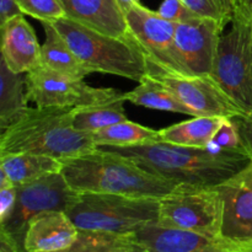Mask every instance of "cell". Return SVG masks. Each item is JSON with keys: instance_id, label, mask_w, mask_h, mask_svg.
<instances>
[{"instance_id": "cell-6", "label": "cell", "mask_w": 252, "mask_h": 252, "mask_svg": "<svg viewBox=\"0 0 252 252\" xmlns=\"http://www.w3.org/2000/svg\"><path fill=\"white\" fill-rule=\"evenodd\" d=\"M223 203L218 187L179 185L160 199V225L220 236Z\"/></svg>"}, {"instance_id": "cell-20", "label": "cell", "mask_w": 252, "mask_h": 252, "mask_svg": "<svg viewBox=\"0 0 252 252\" xmlns=\"http://www.w3.org/2000/svg\"><path fill=\"white\" fill-rule=\"evenodd\" d=\"M26 88V74L10 70L5 62L0 63V129L6 128L20 120L29 106Z\"/></svg>"}, {"instance_id": "cell-18", "label": "cell", "mask_w": 252, "mask_h": 252, "mask_svg": "<svg viewBox=\"0 0 252 252\" xmlns=\"http://www.w3.org/2000/svg\"><path fill=\"white\" fill-rule=\"evenodd\" d=\"M42 25L46 39L41 46L39 64L62 75L80 80H84L86 75L91 74L56 27L51 22H42Z\"/></svg>"}, {"instance_id": "cell-36", "label": "cell", "mask_w": 252, "mask_h": 252, "mask_svg": "<svg viewBox=\"0 0 252 252\" xmlns=\"http://www.w3.org/2000/svg\"><path fill=\"white\" fill-rule=\"evenodd\" d=\"M126 252H148V251H147V250H144V249H142V248H140V246L135 245V244L133 243V246H132V248H130L129 250H127Z\"/></svg>"}, {"instance_id": "cell-31", "label": "cell", "mask_w": 252, "mask_h": 252, "mask_svg": "<svg viewBox=\"0 0 252 252\" xmlns=\"http://www.w3.org/2000/svg\"><path fill=\"white\" fill-rule=\"evenodd\" d=\"M234 121H235L239 132H240L244 150L248 153L252 161V113L248 116H243V117H235Z\"/></svg>"}, {"instance_id": "cell-16", "label": "cell", "mask_w": 252, "mask_h": 252, "mask_svg": "<svg viewBox=\"0 0 252 252\" xmlns=\"http://www.w3.org/2000/svg\"><path fill=\"white\" fill-rule=\"evenodd\" d=\"M1 59L17 74H26L41 63V46L24 14L0 25Z\"/></svg>"}, {"instance_id": "cell-3", "label": "cell", "mask_w": 252, "mask_h": 252, "mask_svg": "<svg viewBox=\"0 0 252 252\" xmlns=\"http://www.w3.org/2000/svg\"><path fill=\"white\" fill-rule=\"evenodd\" d=\"M73 110L30 107L17 122L1 132L0 155L32 153L62 161L96 149L91 134L74 128Z\"/></svg>"}, {"instance_id": "cell-33", "label": "cell", "mask_w": 252, "mask_h": 252, "mask_svg": "<svg viewBox=\"0 0 252 252\" xmlns=\"http://www.w3.org/2000/svg\"><path fill=\"white\" fill-rule=\"evenodd\" d=\"M21 14L16 0H0V25Z\"/></svg>"}, {"instance_id": "cell-13", "label": "cell", "mask_w": 252, "mask_h": 252, "mask_svg": "<svg viewBox=\"0 0 252 252\" xmlns=\"http://www.w3.org/2000/svg\"><path fill=\"white\" fill-rule=\"evenodd\" d=\"M130 240L148 252H229L252 251L221 236H211L185 229L147 224L129 234Z\"/></svg>"}, {"instance_id": "cell-23", "label": "cell", "mask_w": 252, "mask_h": 252, "mask_svg": "<svg viewBox=\"0 0 252 252\" xmlns=\"http://www.w3.org/2000/svg\"><path fill=\"white\" fill-rule=\"evenodd\" d=\"M126 101L152 110L191 116V112L177 100L176 96L150 74L138 83L137 88L126 93Z\"/></svg>"}, {"instance_id": "cell-30", "label": "cell", "mask_w": 252, "mask_h": 252, "mask_svg": "<svg viewBox=\"0 0 252 252\" xmlns=\"http://www.w3.org/2000/svg\"><path fill=\"white\" fill-rule=\"evenodd\" d=\"M16 186L0 187V224L6 221L10 214L12 213L16 203Z\"/></svg>"}, {"instance_id": "cell-15", "label": "cell", "mask_w": 252, "mask_h": 252, "mask_svg": "<svg viewBox=\"0 0 252 252\" xmlns=\"http://www.w3.org/2000/svg\"><path fill=\"white\" fill-rule=\"evenodd\" d=\"M80 230L66 212H43L29 221L24 238L25 252H53L71 248Z\"/></svg>"}, {"instance_id": "cell-9", "label": "cell", "mask_w": 252, "mask_h": 252, "mask_svg": "<svg viewBox=\"0 0 252 252\" xmlns=\"http://www.w3.org/2000/svg\"><path fill=\"white\" fill-rule=\"evenodd\" d=\"M27 97L39 107L76 108L122 98L126 93L93 88L80 79L69 78L38 65L26 73Z\"/></svg>"}, {"instance_id": "cell-2", "label": "cell", "mask_w": 252, "mask_h": 252, "mask_svg": "<svg viewBox=\"0 0 252 252\" xmlns=\"http://www.w3.org/2000/svg\"><path fill=\"white\" fill-rule=\"evenodd\" d=\"M62 174L79 193H107L161 199L179 184L152 174L118 153L96 148L62 160Z\"/></svg>"}, {"instance_id": "cell-11", "label": "cell", "mask_w": 252, "mask_h": 252, "mask_svg": "<svg viewBox=\"0 0 252 252\" xmlns=\"http://www.w3.org/2000/svg\"><path fill=\"white\" fill-rule=\"evenodd\" d=\"M149 74L169 89L193 117H243L244 113L211 75L176 76L157 69Z\"/></svg>"}, {"instance_id": "cell-1", "label": "cell", "mask_w": 252, "mask_h": 252, "mask_svg": "<svg viewBox=\"0 0 252 252\" xmlns=\"http://www.w3.org/2000/svg\"><path fill=\"white\" fill-rule=\"evenodd\" d=\"M98 148L118 153L152 174L187 186H219L251 162L245 150L218 152L211 148H189L165 142Z\"/></svg>"}, {"instance_id": "cell-27", "label": "cell", "mask_w": 252, "mask_h": 252, "mask_svg": "<svg viewBox=\"0 0 252 252\" xmlns=\"http://www.w3.org/2000/svg\"><path fill=\"white\" fill-rule=\"evenodd\" d=\"M16 2L22 14L41 22H54L65 17V11L59 0H16Z\"/></svg>"}, {"instance_id": "cell-24", "label": "cell", "mask_w": 252, "mask_h": 252, "mask_svg": "<svg viewBox=\"0 0 252 252\" xmlns=\"http://www.w3.org/2000/svg\"><path fill=\"white\" fill-rule=\"evenodd\" d=\"M126 96L115 101L96 103L73 110V126L76 130L83 133H95L116 123L127 121L123 103Z\"/></svg>"}, {"instance_id": "cell-10", "label": "cell", "mask_w": 252, "mask_h": 252, "mask_svg": "<svg viewBox=\"0 0 252 252\" xmlns=\"http://www.w3.org/2000/svg\"><path fill=\"white\" fill-rule=\"evenodd\" d=\"M16 189L14 211L6 221L0 224V229L10 234L22 250L26 228L33 217L43 212H66L79 194L69 186L62 172L48 175Z\"/></svg>"}, {"instance_id": "cell-8", "label": "cell", "mask_w": 252, "mask_h": 252, "mask_svg": "<svg viewBox=\"0 0 252 252\" xmlns=\"http://www.w3.org/2000/svg\"><path fill=\"white\" fill-rule=\"evenodd\" d=\"M126 21L132 37L147 54L149 69L170 75L193 76L175 43L176 22L164 19L140 2L126 12Z\"/></svg>"}, {"instance_id": "cell-35", "label": "cell", "mask_w": 252, "mask_h": 252, "mask_svg": "<svg viewBox=\"0 0 252 252\" xmlns=\"http://www.w3.org/2000/svg\"><path fill=\"white\" fill-rule=\"evenodd\" d=\"M116 1H117L118 6L121 7V10H122L126 15V12H127L128 10L133 6V5L137 4V2H139V0H116Z\"/></svg>"}, {"instance_id": "cell-17", "label": "cell", "mask_w": 252, "mask_h": 252, "mask_svg": "<svg viewBox=\"0 0 252 252\" xmlns=\"http://www.w3.org/2000/svg\"><path fill=\"white\" fill-rule=\"evenodd\" d=\"M65 17L113 37H132L125 12L116 0H59Z\"/></svg>"}, {"instance_id": "cell-25", "label": "cell", "mask_w": 252, "mask_h": 252, "mask_svg": "<svg viewBox=\"0 0 252 252\" xmlns=\"http://www.w3.org/2000/svg\"><path fill=\"white\" fill-rule=\"evenodd\" d=\"M133 246L129 235L80 230L70 252H126Z\"/></svg>"}, {"instance_id": "cell-4", "label": "cell", "mask_w": 252, "mask_h": 252, "mask_svg": "<svg viewBox=\"0 0 252 252\" xmlns=\"http://www.w3.org/2000/svg\"><path fill=\"white\" fill-rule=\"evenodd\" d=\"M91 73H106L137 81L149 74L148 57L133 37L122 38L63 17L51 22Z\"/></svg>"}, {"instance_id": "cell-12", "label": "cell", "mask_w": 252, "mask_h": 252, "mask_svg": "<svg viewBox=\"0 0 252 252\" xmlns=\"http://www.w3.org/2000/svg\"><path fill=\"white\" fill-rule=\"evenodd\" d=\"M217 187L223 203L220 236L252 249V161Z\"/></svg>"}, {"instance_id": "cell-7", "label": "cell", "mask_w": 252, "mask_h": 252, "mask_svg": "<svg viewBox=\"0 0 252 252\" xmlns=\"http://www.w3.org/2000/svg\"><path fill=\"white\" fill-rule=\"evenodd\" d=\"M211 76L244 116L252 113V37L241 22L221 36Z\"/></svg>"}, {"instance_id": "cell-19", "label": "cell", "mask_w": 252, "mask_h": 252, "mask_svg": "<svg viewBox=\"0 0 252 252\" xmlns=\"http://www.w3.org/2000/svg\"><path fill=\"white\" fill-rule=\"evenodd\" d=\"M0 170L11 184L19 187L48 175L62 172V161L47 155L32 153L0 155Z\"/></svg>"}, {"instance_id": "cell-26", "label": "cell", "mask_w": 252, "mask_h": 252, "mask_svg": "<svg viewBox=\"0 0 252 252\" xmlns=\"http://www.w3.org/2000/svg\"><path fill=\"white\" fill-rule=\"evenodd\" d=\"M197 16L212 19L221 29L233 22L234 0H181Z\"/></svg>"}, {"instance_id": "cell-37", "label": "cell", "mask_w": 252, "mask_h": 252, "mask_svg": "<svg viewBox=\"0 0 252 252\" xmlns=\"http://www.w3.org/2000/svg\"><path fill=\"white\" fill-rule=\"evenodd\" d=\"M69 249H70V248H69ZM69 249H66V250H63V251H53V252H70V251H69Z\"/></svg>"}, {"instance_id": "cell-34", "label": "cell", "mask_w": 252, "mask_h": 252, "mask_svg": "<svg viewBox=\"0 0 252 252\" xmlns=\"http://www.w3.org/2000/svg\"><path fill=\"white\" fill-rule=\"evenodd\" d=\"M0 252H24L14 238L0 229Z\"/></svg>"}, {"instance_id": "cell-21", "label": "cell", "mask_w": 252, "mask_h": 252, "mask_svg": "<svg viewBox=\"0 0 252 252\" xmlns=\"http://www.w3.org/2000/svg\"><path fill=\"white\" fill-rule=\"evenodd\" d=\"M225 117H193L160 129L161 142L189 148H208Z\"/></svg>"}, {"instance_id": "cell-14", "label": "cell", "mask_w": 252, "mask_h": 252, "mask_svg": "<svg viewBox=\"0 0 252 252\" xmlns=\"http://www.w3.org/2000/svg\"><path fill=\"white\" fill-rule=\"evenodd\" d=\"M223 31L218 22L206 17L176 22L175 43L193 75H212Z\"/></svg>"}, {"instance_id": "cell-38", "label": "cell", "mask_w": 252, "mask_h": 252, "mask_svg": "<svg viewBox=\"0 0 252 252\" xmlns=\"http://www.w3.org/2000/svg\"><path fill=\"white\" fill-rule=\"evenodd\" d=\"M229 252H252V251H229Z\"/></svg>"}, {"instance_id": "cell-28", "label": "cell", "mask_w": 252, "mask_h": 252, "mask_svg": "<svg viewBox=\"0 0 252 252\" xmlns=\"http://www.w3.org/2000/svg\"><path fill=\"white\" fill-rule=\"evenodd\" d=\"M208 148L218 152H231V150H244L240 132L234 118H225L220 129L216 134Z\"/></svg>"}, {"instance_id": "cell-5", "label": "cell", "mask_w": 252, "mask_h": 252, "mask_svg": "<svg viewBox=\"0 0 252 252\" xmlns=\"http://www.w3.org/2000/svg\"><path fill=\"white\" fill-rule=\"evenodd\" d=\"M160 199L107 193H79L66 214L83 231L129 235L159 218Z\"/></svg>"}, {"instance_id": "cell-29", "label": "cell", "mask_w": 252, "mask_h": 252, "mask_svg": "<svg viewBox=\"0 0 252 252\" xmlns=\"http://www.w3.org/2000/svg\"><path fill=\"white\" fill-rule=\"evenodd\" d=\"M158 14L172 22H185L199 17L189 9L181 0H164L160 5Z\"/></svg>"}, {"instance_id": "cell-22", "label": "cell", "mask_w": 252, "mask_h": 252, "mask_svg": "<svg viewBox=\"0 0 252 252\" xmlns=\"http://www.w3.org/2000/svg\"><path fill=\"white\" fill-rule=\"evenodd\" d=\"M96 147H135L161 142L160 130L152 129L127 120L91 133Z\"/></svg>"}, {"instance_id": "cell-32", "label": "cell", "mask_w": 252, "mask_h": 252, "mask_svg": "<svg viewBox=\"0 0 252 252\" xmlns=\"http://www.w3.org/2000/svg\"><path fill=\"white\" fill-rule=\"evenodd\" d=\"M234 20L246 26L252 37V0H234Z\"/></svg>"}]
</instances>
